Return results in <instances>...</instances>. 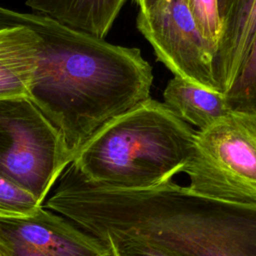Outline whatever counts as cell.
I'll list each match as a JSON object with an SVG mask.
<instances>
[{"instance_id": "5bb4252c", "label": "cell", "mask_w": 256, "mask_h": 256, "mask_svg": "<svg viewBox=\"0 0 256 256\" xmlns=\"http://www.w3.org/2000/svg\"><path fill=\"white\" fill-rule=\"evenodd\" d=\"M187 3L203 37L216 52L222 31L219 0H187Z\"/></svg>"}, {"instance_id": "3957f363", "label": "cell", "mask_w": 256, "mask_h": 256, "mask_svg": "<svg viewBox=\"0 0 256 256\" xmlns=\"http://www.w3.org/2000/svg\"><path fill=\"white\" fill-rule=\"evenodd\" d=\"M195 134L164 102L149 98L104 125L71 165L97 186L151 188L183 171Z\"/></svg>"}, {"instance_id": "30bf717a", "label": "cell", "mask_w": 256, "mask_h": 256, "mask_svg": "<svg viewBox=\"0 0 256 256\" xmlns=\"http://www.w3.org/2000/svg\"><path fill=\"white\" fill-rule=\"evenodd\" d=\"M127 0H27L40 15L104 39Z\"/></svg>"}, {"instance_id": "4fadbf2b", "label": "cell", "mask_w": 256, "mask_h": 256, "mask_svg": "<svg viewBox=\"0 0 256 256\" xmlns=\"http://www.w3.org/2000/svg\"><path fill=\"white\" fill-rule=\"evenodd\" d=\"M101 241L107 244L111 256H175L149 241L127 233L110 232Z\"/></svg>"}, {"instance_id": "5b68a950", "label": "cell", "mask_w": 256, "mask_h": 256, "mask_svg": "<svg viewBox=\"0 0 256 256\" xmlns=\"http://www.w3.org/2000/svg\"><path fill=\"white\" fill-rule=\"evenodd\" d=\"M72 162L61 135L30 98L0 99V177L43 205Z\"/></svg>"}, {"instance_id": "e0dca14e", "label": "cell", "mask_w": 256, "mask_h": 256, "mask_svg": "<svg viewBox=\"0 0 256 256\" xmlns=\"http://www.w3.org/2000/svg\"><path fill=\"white\" fill-rule=\"evenodd\" d=\"M229 2H230V0H219V7H220L221 16H223L224 13L226 12V10L228 8V5H229Z\"/></svg>"}, {"instance_id": "52a82bcc", "label": "cell", "mask_w": 256, "mask_h": 256, "mask_svg": "<svg viewBox=\"0 0 256 256\" xmlns=\"http://www.w3.org/2000/svg\"><path fill=\"white\" fill-rule=\"evenodd\" d=\"M0 248L5 256H111L107 244L43 205L0 217Z\"/></svg>"}, {"instance_id": "8992f818", "label": "cell", "mask_w": 256, "mask_h": 256, "mask_svg": "<svg viewBox=\"0 0 256 256\" xmlns=\"http://www.w3.org/2000/svg\"><path fill=\"white\" fill-rule=\"evenodd\" d=\"M137 28L174 76L220 91L214 77L215 48L203 37L187 0H158L149 11H139Z\"/></svg>"}, {"instance_id": "9c48e42d", "label": "cell", "mask_w": 256, "mask_h": 256, "mask_svg": "<svg viewBox=\"0 0 256 256\" xmlns=\"http://www.w3.org/2000/svg\"><path fill=\"white\" fill-rule=\"evenodd\" d=\"M39 42L40 37L23 24L0 26V99L29 98Z\"/></svg>"}, {"instance_id": "7c38bea8", "label": "cell", "mask_w": 256, "mask_h": 256, "mask_svg": "<svg viewBox=\"0 0 256 256\" xmlns=\"http://www.w3.org/2000/svg\"><path fill=\"white\" fill-rule=\"evenodd\" d=\"M225 95L231 110L256 112V33L237 76Z\"/></svg>"}, {"instance_id": "277c9868", "label": "cell", "mask_w": 256, "mask_h": 256, "mask_svg": "<svg viewBox=\"0 0 256 256\" xmlns=\"http://www.w3.org/2000/svg\"><path fill=\"white\" fill-rule=\"evenodd\" d=\"M182 172L198 194L256 203V112L230 110L197 130Z\"/></svg>"}, {"instance_id": "2e32d148", "label": "cell", "mask_w": 256, "mask_h": 256, "mask_svg": "<svg viewBox=\"0 0 256 256\" xmlns=\"http://www.w3.org/2000/svg\"><path fill=\"white\" fill-rule=\"evenodd\" d=\"M140 8V12H147L149 11L157 2L158 0H134Z\"/></svg>"}, {"instance_id": "8fae6325", "label": "cell", "mask_w": 256, "mask_h": 256, "mask_svg": "<svg viewBox=\"0 0 256 256\" xmlns=\"http://www.w3.org/2000/svg\"><path fill=\"white\" fill-rule=\"evenodd\" d=\"M163 98L181 120L198 130L210 126L231 110L225 93L204 88L179 76L167 83Z\"/></svg>"}, {"instance_id": "9a60e30c", "label": "cell", "mask_w": 256, "mask_h": 256, "mask_svg": "<svg viewBox=\"0 0 256 256\" xmlns=\"http://www.w3.org/2000/svg\"><path fill=\"white\" fill-rule=\"evenodd\" d=\"M40 206L30 193L0 177V217L29 215Z\"/></svg>"}, {"instance_id": "6da1fadb", "label": "cell", "mask_w": 256, "mask_h": 256, "mask_svg": "<svg viewBox=\"0 0 256 256\" xmlns=\"http://www.w3.org/2000/svg\"><path fill=\"white\" fill-rule=\"evenodd\" d=\"M44 206L100 240L122 232L175 256H256V203L201 195L172 180L146 189L103 187L69 165Z\"/></svg>"}, {"instance_id": "7a4b0ae2", "label": "cell", "mask_w": 256, "mask_h": 256, "mask_svg": "<svg viewBox=\"0 0 256 256\" xmlns=\"http://www.w3.org/2000/svg\"><path fill=\"white\" fill-rule=\"evenodd\" d=\"M10 24L40 37L29 98L57 129L72 160L104 125L150 98L152 68L138 48L0 7V26Z\"/></svg>"}, {"instance_id": "ac0fdd59", "label": "cell", "mask_w": 256, "mask_h": 256, "mask_svg": "<svg viewBox=\"0 0 256 256\" xmlns=\"http://www.w3.org/2000/svg\"><path fill=\"white\" fill-rule=\"evenodd\" d=\"M0 256H5V255H4V253H3V252H2V250H1V248H0Z\"/></svg>"}, {"instance_id": "ba28073f", "label": "cell", "mask_w": 256, "mask_h": 256, "mask_svg": "<svg viewBox=\"0 0 256 256\" xmlns=\"http://www.w3.org/2000/svg\"><path fill=\"white\" fill-rule=\"evenodd\" d=\"M256 33V0H230L214 56V77L226 93L237 76Z\"/></svg>"}]
</instances>
